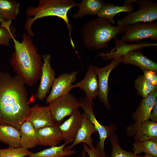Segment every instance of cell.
<instances>
[{
	"instance_id": "cell-1",
	"label": "cell",
	"mask_w": 157,
	"mask_h": 157,
	"mask_svg": "<svg viewBox=\"0 0 157 157\" xmlns=\"http://www.w3.org/2000/svg\"><path fill=\"white\" fill-rule=\"evenodd\" d=\"M26 85L19 76L0 71V124L19 130L26 120L31 107Z\"/></svg>"
},
{
	"instance_id": "cell-2",
	"label": "cell",
	"mask_w": 157,
	"mask_h": 157,
	"mask_svg": "<svg viewBox=\"0 0 157 157\" xmlns=\"http://www.w3.org/2000/svg\"><path fill=\"white\" fill-rule=\"evenodd\" d=\"M21 42L13 38L14 51L10 63L16 74L21 77L26 85L33 86L40 79L42 56L38 52L31 37L26 33Z\"/></svg>"
},
{
	"instance_id": "cell-3",
	"label": "cell",
	"mask_w": 157,
	"mask_h": 157,
	"mask_svg": "<svg viewBox=\"0 0 157 157\" xmlns=\"http://www.w3.org/2000/svg\"><path fill=\"white\" fill-rule=\"evenodd\" d=\"M78 3L72 0H40L38 6H31L26 10V14L28 17L24 27L27 34L31 38L34 36L32 26L37 19L47 17H57L65 22L68 28L71 44L75 49L71 34L72 27L69 23L67 14L70 9L78 6Z\"/></svg>"
},
{
	"instance_id": "cell-4",
	"label": "cell",
	"mask_w": 157,
	"mask_h": 157,
	"mask_svg": "<svg viewBox=\"0 0 157 157\" xmlns=\"http://www.w3.org/2000/svg\"><path fill=\"white\" fill-rule=\"evenodd\" d=\"M124 32L123 28L113 26L108 20L99 18L86 22L81 29L83 44L90 51L109 47L110 41Z\"/></svg>"
},
{
	"instance_id": "cell-5",
	"label": "cell",
	"mask_w": 157,
	"mask_h": 157,
	"mask_svg": "<svg viewBox=\"0 0 157 157\" xmlns=\"http://www.w3.org/2000/svg\"><path fill=\"white\" fill-rule=\"evenodd\" d=\"M138 10L128 13L117 20V26L124 28L138 23L150 22L157 19V3L150 0H136Z\"/></svg>"
},
{
	"instance_id": "cell-6",
	"label": "cell",
	"mask_w": 157,
	"mask_h": 157,
	"mask_svg": "<svg viewBox=\"0 0 157 157\" xmlns=\"http://www.w3.org/2000/svg\"><path fill=\"white\" fill-rule=\"evenodd\" d=\"M124 32L120 40L132 44L149 38L157 40V22L156 21L144 23H138L124 28Z\"/></svg>"
},
{
	"instance_id": "cell-7",
	"label": "cell",
	"mask_w": 157,
	"mask_h": 157,
	"mask_svg": "<svg viewBox=\"0 0 157 157\" xmlns=\"http://www.w3.org/2000/svg\"><path fill=\"white\" fill-rule=\"evenodd\" d=\"M49 104L52 116L58 126L65 117L70 116L75 110L80 107L78 100L69 93L56 99Z\"/></svg>"
},
{
	"instance_id": "cell-8",
	"label": "cell",
	"mask_w": 157,
	"mask_h": 157,
	"mask_svg": "<svg viewBox=\"0 0 157 157\" xmlns=\"http://www.w3.org/2000/svg\"><path fill=\"white\" fill-rule=\"evenodd\" d=\"M78 100L80 107L84 110V113L93 124L98 133L99 141L97 144L96 147L100 150L104 157H107L104 150L105 142L106 139H108L116 131V126L114 124L107 126L101 125L96 119L93 113V101H89L85 97H83L80 98Z\"/></svg>"
},
{
	"instance_id": "cell-9",
	"label": "cell",
	"mask_w": 157,
	"mask_h": 157,
	"mask_svg": "<svg viewBox=\"0 0 157 157\" xmlns=\"http://www.w3.org/2000/svg\"><path fill=\"white\" fill-rule=\"evenodd\" d=\"M121 62L120 59H112L110 63L102 67L92 65L93 69L97 75L99 86L98 97L100 101L103 103L107 109L110 106L108 100L109 91L108 79L111 72Z\"/></svg>"
},
{
	"instance_id": "cell-10",
	"label": "cell",
	"mask_w": 157,
	"mask_h": 157,
	"mask_svg": "<svg viewBox=\"0 0 157 157\" xmlns=\"http://www.w3.org/2000/svg\"><path fill=\"white\" fill-rule=\"evenodd\" d=\"M114 39V47L106 53H99L98 56L104 60L118 59L122 60L125 54L131 51L137 49H142L144 48L157 46V43L149 42L140 41L130 44L118 40L116 37Z\"/></svg>"
},
{
	"instance_id": "cell-11",
	"label": "cell",
	"mask_w": 157,
	"mask_h": 157,
	"mask_svg": "<svg viewBox=\"0 0 157 157\" xmlns=\"http://www.w3.org/2000/svg\"><path fill=\"white\" fill-rule=\"evenodd\" d=\"M127 135L135 140H157V122L148 120L139 123H134L125 129Z\"/></svg>"
},
{
	"instance_id": "cell-12",
	"label": "cell",
	"mask_w": 157,
	"mask_h": 157,
	"mask_svg": "<svg viewBox=\"0 0 157 157\" xmlns=\"http://www.w3.org/2000/svg\"><path fill=\"white\" fill-rule=\"evenodd\" d=\"M42 57L43 62L41 66L40 81L35 97L40 101L46 97L56 78L55 72L51 65V55L49 54L43 55Z\"/></svg>"
},
{
	"instance_id": "cell-13",
	"label": "cell",
	"mask_w": 157,
	"mask_h": 157,
	"mask_svg": "<svg viewBox=\"0 0 157 157\" xmlns=\"http://www.w3.org/2000/svg\"><path fill=\"white\" fill-rule=\"evenodd\" d=\"M78 74L76 71L63 73L55 79L51 91L47 97L46 103L49 104L56 99L69 93Z\"/></svg>"
},
{
	"instance_id": "cell-14",
	"label": "cell",
	"mask_w": 157,
	"mask_h": 157,
	"mask_svg": "<svg viewBox=\"0 0 157 157\" xmlns=\"http://www.w3.org/2000/svg\"><path fill=\"white\" fill-rule=\"evenodd\" d=\"M82 114L81 124L74 141L69 146H65V150H71L77 144L82 143L86 144L90 149L94 147L92 135L97 131L91 122L87 117L85 114Z\"/></svg>"
},
{
	"instance_id": "cell-15",
	"label": "cell",
	"mask_w": 157,
	"mask_h": 157,
	"mask_svg": "<svg viewBox=\"0 0 157 157\" xmlns=\"http://www.w3.org/2000/svg\"><path fill=\"white\" fill-rule=\"evenodd\" d=\"M26 120L31 123L36 131L55 124L49 106H41L38 104L31 108L30 114Z\"/></svg>"
},
{
	"instance_id": "cell-16",
	"label": "cell",
	"mask_w": 157,
	"mask_h": 157,
	"mask_svg": "<svg viewBox=\"0 0 157 157\" xmlns=\"http://www.w3.org/2000/svg\"><path fill=\"white\" fill-rule=\"evenodd\" d=\"M82 114L78 108L75 110L69 117L58 126L63 140L67 144L72 142L80 127Z\"/></svg>"
},
{
	"instance_id": "cell-17",
	"label": "cell",
	"mask_w": 157,
	"mask_h": 157,
	"mask_svg": "<svg viewBox=\"0 0 157 157\" xmlns=\"http://www.w3.org/2000/svg\"><path fill=\"white\" fill-rule=\"evenodd\" d=\"M75 88H78L83 91L86 94L85 97L89 101H93L98 96L99 91L98 78L91 65H90L83 78L73 85L72 89Z\"/></svg>"
},
{
	"instance_id": "cell-18",
	"label": "cell",
	"mask_w": 157,
	"mask_h": 157,
	"mask_svg": "<svg viewBox=\"0 0 157 157\" xmlns=\"http://www.w3.org/2000/svg\"><path fill=\"white\" fill-rule=\"evenodd\" d=\"M141 49H137L127 52L124 56L121 63L125 65L136 66L143 71L149 70L157 72V64L143 54Z\"/></svg>"
},
{
	"instance_id": "cell-19",
	"label": "cell",
	"mask_w": 157,
	"mask_h": 157,
	"mask_svg": "<svg viewBox=\"0 0 157 157\" xmlns=\"http://www.w3.org/2000/svg\"><path fill=\"white\" fill-rule=\"evenodd\" d=\"M36 132L39 145L51 147L56 146L63 140L58 125L56 123L52 126L39 129Z\"/></svg>"
},
{
	"instance_id": "cell-20",
	"label": "cell",
	"mask_w": 157,
	"mask_h": 157,
	"mask_svg": "<svg viewBox=\"0 0 157 157\" xmlns=\"http://www.w3.org/2000/svg\"><path fill=\"white\" fill-rule=\"evenodd\" d=\"M136 0H125L124 5L118 6L110 3H105L99 11L97 15L98 18L105 19L111 24H114V18L117 14L126 12L128 13L133 12L134 6L133 4Z\"/></svg>"
},
{
	"instance_id": "cell-21",
	"label": "cell",
	"mask_w": 157,
	"mask_h": 157,
	"mask_svg": "<svg viewBox=\"0 0 157 157\" xmlns=\"http://www.w3.org/2000/svg\"><path fill=\"white\" fill-rule=\"evenodd\" d=\"M157 90L147 97L143 98L138 108L132 115L135 123H139L149 119L151 113L157 100Z\"/></svg>"
},
{
	"instance_id": "cell-22",
	"label": "cell",
	"mask_w": 157,
	"mask_h": 157,
	"mask_svg": "<svg viewBox=\"0 0 157 157\" xmlns=\"http://www.w3.org/2000/svg\"><path fill=\"white\" fill-rule=\"evenodd\" d=\"M19 130L21 147L28 149L39 145L36 131L29 121L26 120L24 122Z\"/></svg>"
},
{
	"instance_id": "cell-23",
	"label": "cell",
	"mask_w": 157,
	"mask_h": 157,
	"mask_svg": "<svg viewBox=\"0 0 157 157\" xmlns=\"http://www.w3.org/2000/svg\"><path fill=\"white\" fill-rule=\"evenodd\" d=\"M103 0H83L78 3L79 9L72 15L75 19L81 18L88 15H97L99 11L105 4Z\"/></svg>"
},
{
	"instance_id": "cell-24",
	"label": "cell",
	"mask_w": 157,
	"mask_h": 157,
	"mask_svg": "<svg viewBox=\"0 0 157 157\" xmlns=\"http://www.w3.org/2000/svg\"><path fill=\"white\" fill-rule=\"evenodd\" d=\"M20 135L19 130L12 126L0 124V141L9 147H20Z\"/></svg>"
},
{
	"instance_id": "cell-25",
	"label": "cell",
	"mask_w": 157,
	"mask_h": 157,
	"mask_svg": "<svg viewBox=\"0 0 157 157\" xmlns=\"http://www.w3.org/2000/svg\"><path fill=\"white\" fill-rule=\"evenodd\" d=\"M67 144L65 143L60 146L51 147L37 152H31L25 157H69L76 154V152L74 150H64V148Z\"/></svg>"
},
{
	"instance_id": "cell-26",
	"label": "cell",
	"mask_w": 157,
	"mask_h": 157,
	"mask_svg": "<svg viewBox=\"0 0 157 157\" xmlns=\"http://www.w3.org/2000/svg\"><path fill=\"white\" fill-rule=\"evenodd\" d=\"M20 3L11 0H0V14L6 21L15 20L19 11Z\"/></svg>"
},
{
	"instance_id": "cell-27",
	"label": "cell",
	"mask_w": 157,
	"mask_h": 157,
	"mask_svg": "<svg viewBox=\"0 0 157 157\" xmlns=\"http://www.w3.org/2000/svg\"><path fill=\"white\" fill-rule=\"evenodd\" d=\"M133 146V153L136 155L144 152L157 157V140H135Z\"/></svg>"
},
{
	"instance_id": "cell-28",
	"label": "cell",
	"mask_w": 157,
	"mask_h": 157,
	"mask_svg": "<svg viewBox=\"0 0 157 157\" xmlns=\"http://www.w3.org/2000/svg\"><path fill=\"white\" fill-rule=\"evenodd\" d=\"M135 88L138 94L142 97L143 98L147 97L157 90V87L148 82L143 75H139L135 80Z\"/></svg>"
},
{
	"instance_id": "cell-29",
	"label": "cell",
	"mask_w": 157,
	"mask_h": 157,
	"mask_svg": "<svg viewBox=\"0 0 157 157\" xmlns=\"http://www.w3.org/2000/svg\"><path fill=\"white\" fill-rule=\"evenodd\" d=\"M110 142L112 149L110 157H142L131 152L126 151L122 149L119 144L117 134L114 133L108 138Z\"/></svg>"
},
{
	"instance_id": "cell-30",
	"label": "cell",
	"mask_w": 157,
	"mask_h": 157,
	"mask_svg": "<svg viewBox=\"0 0 157 157\" xmlns=\"http://www.w3.org/2000/svg\"><path fill=\"white\" fill-rule=\"evenodd\" d=\"M11 22L6 21L0 26V45L9 46L10 40L15 37V32L10 27Z\"/></svg>"
},
{
	"instance_id": "cell-31",
	"label": "cell",
	"mask_w": 157,
	"mask_h": 157,
	"mask_svg": "<svg viewBox=\"0 0 157 157\" xmlns=\"http://www.w3.org/2000/svg\"><path fill=\"white\" fill-rule=\"evenodd\" d=\"M31 152L21 147L15 148L9 147L6 149H0V157H25Z\"/></svg>"
},
{
	"instance_id": "cell-32",
	"label": "cell",
	"mask_w": 157,
	"mask_h": 157,
	"mask_svg": "<svg viewBox=\"0 0 157 157\" xmlns=\"http://www.w3.org/2000/svg\"><path fill=\"white\" fill-rule=\"evenodd\" d=\"M143 75L145 79L149 83L157 87L156 72L151 70H144Z\"/></svg>"
},
{
	"instance_id": "cell-33",
	"label": "cell",
	"mask_w": 157,
	"mask_h": 157,
	"mask_svg": "<svg viewBox=\"0 0 157 157\" xmlns=\"http://www.w3.org/2000/svg\"><path fill=\"white\" fill-rule=\"evenodd\" d=\"M83 149L89 157H104L100 150L94 147L91 149L89 148L85 144H83Z\"/></svg>"
},
{
	"instance_id": "cell-34",
	"label": "cell",
	"mask_w": 157,
	"mask_h": 157,
	"mask_svg": "<svg viewBox=\"0 0 157 157\" xmlns=\"http://www.w3.org/2000/svg\"><path fill=\"white\" fill-rule=\"evenodd\" d=\"M151 121L157 122V99L151 110L149 119Z\"/></svg>"
},
{
	"instance_id": "cell-35",
	"label": "cell",
	"mask_w": 157,
	"mask_h": 157,
	"mask_svg": "<svg viewBox=\"0 0 157 157\" xmlns=\"http://www.w3.org/2000/svg\"><path fill=\"white\" fill-rule=\"evenodd\" d=\"M87 153L83 149L81 154V157H87Z\"/></svg>"
},
{
	"instance_id": "cell-36",
	"label": "cell",
	"mask_w": 157,
	"mask_h": 157,
	"mask_svg": "<svg viewBox=\"0 0 157 157\" xmlns=\"http://www.w3.org/2000/svg\"><path fill=\"white\" fill-rule=\"evenodd\" d=\"M6 22L5 20L3 18L2 16L0 14V22L1 24H3L4 23Z\"/></svg>"
},
{
	"instance_id": "cell-37",
	"label": "cell",
	"mask_w": 157,
	"mask_h": 157,
	"mask_svg": "<svg viewBox=\"0 0 157 157\" xmlns=\"http://www.w3.org/2000/svg\"><path fill=\"white\" fill-rule=\"evenodd\" d=\"M142 157H157L155 156H153L152 155L145 153V155L142 156Z\"/></svg>"
}]
</instances>
